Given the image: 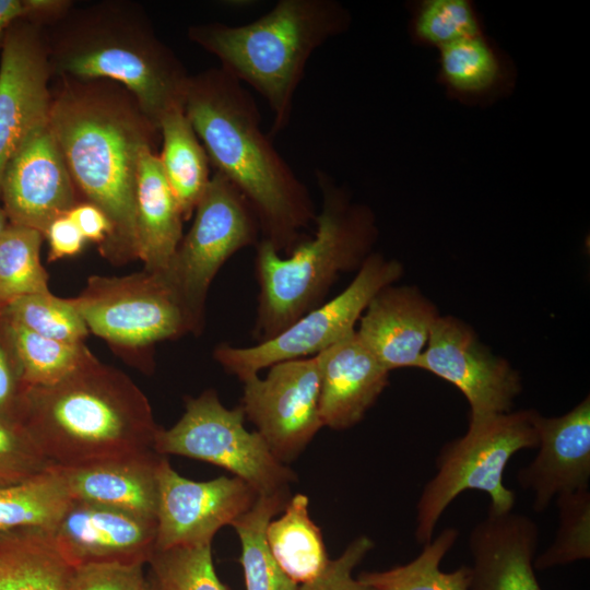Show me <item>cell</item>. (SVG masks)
<instances>
[{
  "mask_svg": "<svg viewBox=\"0 0 590 590\" xmlns=\"http://www.w3.org/2000/svg\"><path fill=\"white\" fill-rule=\"evenodd\" d=\"M44 235L10 224L0 240V304L48 293V274L40 262Z\"/></svg>",
  "mask_w": 590,
  "mask_h": 590,
  "instance_id": "31",
  "label": "cell"
},
{
  "mask_svg": "<svg viewBox=\"0 0 590 590\" xmlns=\"http://www.w3.org/2000/svg\"><path fill=\"white\" fill-rule=\"evenodd\" d=\"M163 457L148 450L81 465L54 468L61 475L71 500L156 521L158 469Z\"/></svg>",
  "mask_w": 590,
  "mask_h": 590,
  "instance_id": "22",
  "label": "cell"
},
{
  "mask_svg": "<svg viewBox=\"0 0 590 590\" xmlns=\"http://www.w3.org/2000/svg\"><path fill=\"white\" fill-rule=\"evenodd\" d=\"M4 315L24 328L57 341L84 343L88 329L71 302L51 292L19 297L7 304Z\"/></svg>",
  "mask_w": 590,
  "mask_h": 590,
  "instance_id": "32",
  "label": "cell"
},
{
  "mask_svg": "<svg viewBox=\"0 0 590 590\" xmlns=\"http://www.w3.org/2000/svg\"><path fill=\"white\" fill-rule=\"evenodd\" d=\"M349 24L350 14L338 1L280 0L248 24H194L188 37L214 55L220 68L262 95L272 110V133L276 134L288 125L312 52Z\"/></svg>",
  "mask_w": 590,
  "mask_h": 590,
  "instance_id": "6",
  "label": "cell"
},
{
  "mask_svg": "<svg viewBox=\"0 0 590 590\" xmlns=\"http://www.w3.org/2000/svg\"><path fill=\"white\" fill-rule=\"evenodd\" d=\"M308 505L304 494L290 497L283 514L266 530L274 559L297 585L315 579L329 562L321 530L309 517Z\"/></svg>",
  "mask_w": 590,
  "mask_h": 590,
  "instance_id": "26",
  "label": "cell"
},
{
  "mask_svg": "<svg viewBox=\"0 0 590 590\" xmlns=\"http://www.w3.org/2000/svg\"><path fill=\"white\" fill-rule=\"evenodd\" d=\"M58 79L48 122L80 196L111 224V235L99 249L115 263L138 259L139 160L145 148L156 149L160 130L122 85Z\"/></svg>",
  "mask_w": 590,
  "mask_h": 590,
  "instance_id": "1",
  "label": "cell"
},
{
  "mask_svg": "<svg viewBox=\"0 0 590 590\" xmlns=\"http://www.w3.org/2000/svg\"><path fill=\"white\" fill-rule=\"evenodd\" d=\"M439 316L416 286L391 284L369 302L356 332L389 371L417 367Z\"/></svg>",
  "mask_w": 590,
  "mask_h": 590,
  "instance_id": "21",
  "label": "cell"
},
{
  "mask_svg": "<svg viewBox=\"0 0 590 590\" xmlns=\"http://www.w3.org/2000/svg\"><path fill=\"white\" fill-rule=\"evenodd\" d=\"M42 26L52 76L118 83L157 129L164 115L184 108L190 74L138 3L73 4Z\"/></svg>",
  "mask_w": 590,
  "mask_h": 590,
  "instance_id": "4",
  "label": "cell"
},
{
  "mask_svg": "<svg viewBox=\"0 0 590 590\" xmlns=\"http://www.w3.org/2000/svg\"><path fill=\"white\" fill-rule=\"evenodd\" d=\"M321 205L311 237L283 257L261 239L256 248L259 286L252 338L268 341L320 306L345 272L358 270L373 253L378 229L373 211L353 202L323 170L315 172Z\"/></svg>",
  "mask_w": 590,
  "mask_h": 590,
  "instance_id": "5",
  "label": "cell"
},
{
  "mask_svg": "<svg viewBox=\"0 0 590 590\" xmlns=\"http://www.w3.org/2000/svg\"><path fill=\"white\" fill-rule=\"evenodd\" d=\"M48 533L72 567L103 563L144 565L155 550L156 521L72 500Z\"/></svg>",
  "mask_w": 590,
  "mask_h": 590,
  "instance_id": "17",
  "label": "cell"
},
{
  "mask_svg": "<svg viewBox=\"0 0 590 590\" xmlns=\"http://www.w3.org/2000/svg\"><path fill=\"white\" fill-rule=\"evenodd\" d=\"M85 240L103 246L110 237L113 228L106 214L88 201L76 203L68 213Z\"/></svg>",
  "mask_w": 590,
  "mask_h": 590,
  "instance_id": "42",
  "label": "cell"
},
{
  "mask_svg": "<svg viewBox=\"0 0 590 590\" xmlns=\"http://www.w3.org/2000/svg\"><path fill=\"white\" fill-rule=\"evenodd\" d=\"M50 465L19 422L0 417V487L22 482Z\"/></svg>",
  "mask_w": 590,
  "mask_h": 590,
  "instance_id": "37",
  "label": "cell"
},
{
  "mask_svg": "<svg viewBox=\"0 0 590 590\" xmlns=\"http://www.w3.org/2000/svg\"><path fill=\"white\" fill-rule=\"evenodd\" d=\"M67 486L50 465L22 482L0 487V534L21 530L50 531L71 503Z\"/></svg>",
  "mask_w": 590,
  "mask_h": 590,
  "instance_id": "27",
  "label": "cell"
},
{
  "mask_svg": "<svg viewBox=\"0 0 590 590\" xmlns=\"http://www.w3.org/2000/svg\"><path fill=\"white\" fill-rule=\"evenodd\" d=\"M416 368L461 391L470 406L469 422L510 412L522 391L520 375L509 362L453 316L438 317Z\"/></svg>",
  "mask_w": 590,
  "mask_h": 590,
  "instance_id": "13",
  "label": "cell"
},
{
  "mask_svg": "<svg viewBox=\"0 0 590 590\" xmlns=\"http://www.w3.org/2000/svg\"><path fill=\"white\" fill-rule=\"evenodd\" d=\"M414 32L422 40L441 48L481 35V27L468 0H425L415 14Z\"/></svg>",
  "mask_w": 590,
  "mask_h": 590,
  "instance_id": "36",
  "label": "cell"
},
{
  "mask_svg": "<svg viewBox=\"0 0 590 590\" xmlns=\"http://www.w3.org/2000/svg\"><path fill=\"white\" fill-rule=\"evenodd\" d=\"M468 543L473 560L469 590H542L533 566L539 528L529 516L487 511Z\"/></svg>",
  "mask_w": 590,
  "mask_h": 590,
  "instance_id": "19",
  "label": "cell"
},
{
  "mask_svg": "<svg viewBox=\"0 0 590 590\" xmlns=\"http://www.w3.org/2000/svg\"><path fill=\"white\" fill-rule=\"evenodd\" d=\"M374 547L367 535L354 539L335 559H329L324 569L312 580L303 583L298 590H371L353 577L354 568Z\"/></svg>",
  "mask_w": 590,
  "mask_h": 590,
  "instance_id": "39",
  "label": "cell"
},
{
  "mask_svg": "<svg viewBox=\"0 0 590 590\" xmlns=\"http://www.w3.org/2000/svg\"><path fill=\"white\" fill-rule=\"evenodd\" d=\"M143 564L103 563L71 568L67 590H142Z\"/></svg>",
  "mask_w": 590,
  "mask_h": 590,
  "instance_id": "38",
  "label": "cell"
},
{
  "mask_svg": "<svg viewBox=\"0 0 590 590\" xmlns=\"http://www.w3.org/2000/svg\"><path fill=\"white\" fill-rule=\"evenodd\" d=\"M0 60V184L9 160L48 120L52 76L43 26L21 19L8 30Z\"/></svg>",
  "mask_w": 590,
  "mask_h": 590,
  "instance_id": "15",
  "label": "cell"
},
{
  "mask_svg": "<svg viewBox=\"0 0 590 590\" xmlns=\"http://www.w3.org/2000/svg\"><path fill=\"white\" fill-rule=\"evenodd\" d=\"M5 306L7 305H4V304H0V314H2L4 311Z\"/></svg>",
  "mask_w": 590,
  "mask_h": 590,
  "instance_id": "46",
  "label": "cell"
},
{
  "mask_svg": "<svg viewBox=\"0 0 590 590\" xmlns=\"http://www.w3.org/2000/svg\"><path fill=\"white\" fill-rule=\"evenodd\" d=\"M10 225L9 217L3 209L2 205H0V240L2 236L4 235L8 226Z\"/></svg>",
  "mask_w": 590,
  "mask_h": 590,
  "instance_id": "44",
  "label": "cell"
},
{
  "mask_svg": "<svg viewBox=\"0 0 590 590\" xmlns=\"http://www.w3.org/2000/svg\"><path fill=\"white\" fill-rule=\"evenodd\" d=\"M243 385L239 406L281 462L294 460L323 427L316 355L276 363Z\"/></svg>",
  "mask_w": 590,
  "mask_h": 590,
  "instance_id": "12",
  "label": "cell"
},
{
  "mask_svg": "<svg viewBox=\"0 0 590 590\" xmlns=\"http://www.w3.org/2000/svg\"><path fill=\"white\" fill-rule=\"evenodd\" d=\"M19 381L24 382L17 358L12 359L7 347L0 343V417L16 421L25 390L19 391Z\"/></svg>",
  "mask_w": 590,
  "mask_h": 590,
  "instance_id": "41",
  "label": "cell"
},
{
  "mask_svg": "<svg viewBox=\"0 0 590 590\" xmlns=\"http://www.w3.org/2000/svg\"><path fill=\"white\" fill-rule=\"evenodd\" d=\"M288 499L290 493L258 496L252 507L232 523L241 545L239 562L246 590H298L274 559L266 538L268 523L283 511Z\"/></svg>",
  "mask_w": 590,
  "mask_h": 590,
  "instance_id": "28",
  "label": "cell"
},
{
  "mask_svg": "<svg viewBox=\"0 0 590 590\" xmlns=\"http://www.w3.org/2000/svg\"><path fill=\"white\" fill-rule=\"evenodd\" d=\"M148 564L161 590H229L215 573L211 543L154 550Z\"/></svg>",
  "mask_w": 590,
  "mask_h": 590,
  "instance_id": "34",
  "label": "cell"
},
{
  "mask_svg": "<svg viewBox=\"0 0 590 590\" xmlns=\"http://www.w3.org/2000/svg\"><path fill=\"white\" fill-rule=\"evenodd\" d=\"M316 356L322 426L335 430L353 427L382 393L390 371L362 341L356 329Z\"/></svg>",
  "mask_w": 590,
  "mask_h": 590,
  "instance_id": "20",
  "label": "cell"
},
{
  "mask_svg": "<svg viewBox=\"0 0 590 590\" xmlns=\"http://www.w3.org/2000/svg\"><path fill=\"white\" fill-rule=\"evenodd\" d=\"M135 205L138 259L144 270L162 274L180 244L185 219L156 149L145 148L140 155Z\"/></svg>",
  "mask_w": 590,
  "mask_h": 590,
  "instance_id": "23",
  "label": "cell"
},
{
  "mask_svg": "<svg viewBox=\"0 0 590 590\" xmlns=\"http://www.w3.org/2000/svg\"><path fill=\"white\" fill-rule=\"evenodd\" d=\"M71 568L45 530L0 534V590H67Z\"/></svg>",
  "mask_w": 590,
  "mask_h": 590,
  "instance_id": "24",
  "label": "cell"
},
{
  "mask_svg": "<svg viewBox=\"0 0 590 590\" xmlns=\"http://www.w3.org/2000/svg\"><path fill=\"white\" fill-rule=\"evenodd\" d=\"M71 302L88 331L120 349H142L194 333L176 293L160 273L92 275Z\"/></svg>",
  "mask_w": 590,
  "mask_h": 590,
  "instance_id": "11",
  "label": "cell"
},
{
  "mask_svg": "<svg viewBox=\"0 0 590 590\" xmlns=\"http://www.w3.org/2000/svg\"><path fill=\"white\" fill-rule=\"evenodd\" d=\"M258 496L236 476L186 479L164 456L158 469L155 550L212 543L215 533L248 511Z\"/></svg>",
  "mask_w": 590,
  "mask_h": 590,
  "instance_id": "14",
  "label": "cell"
},
{
  "mask_svg": "<svg viewBox=\"0 0 590 590\" xmlns=\"http://www.w3.org/2000/svg\"><path fill=\"white\" fill-rule=\"evenodd\" d=\"M533 409L510 411L469 422L467 433L446 442L436 457V473L424 485L416 504L415 540L425 544L452 500L469 489L491 497L488 510L507 512L516 505V494L503 483L510 458L523 449L538 447Z\"/></svg>",
  "mask_w": 590,
  "mask_h": 590,
  "instance_id": "7",
  "label": "cell"
},
{
  "mask_svg": "<svg viewBox=\"0 0 590 590\" xmlns=\"http://www.w3.org/2000/svg\"><path fill=\"white\" fill-rule=\"evenodd\" d=\"M7 320V331L26 386H49L81 366L92 354L84 343H67L39 335Z\"/></svg>",
  "mask_w": 590,
  "mask_h": 590,
  "instance_id": "30",
  "label": "cell"
},
{
  "mask_svg": "<svg viewBox=\"0 0 590 590\" xmlns=\"http://www.w3.org/2000/svg\"><path fill=\"white\" fill-rule=\"evenodd\" d=\"M184 111L214 172L252 206L262 239L286 255L314 224L317 210L304 181L261 127L252 95L222 68L190 74Z\"/></svg>",
  "mask_w": 590,
  "mask_h": 590,
  "instance_id": "2",
  "label": "cell"
},
{
  "mask_svg": "<svg viewBox=\"0 0 590 590\" xmlns=\"http://www.w3.org/2000/svg\"><path fill=\"white\" fill-rule=\"evenodd\" d=\"M158 129L161 166L184 219L188 220L210 182V160L184 108L164 115Z\"/></svg>",
  "mask_w": 590,
  "mask_h": 590,
  "instance_id": "25",
  "label": "cell"
},
{
  "mask_svg": "<svg viewBox=\"0 0 590 590\" xmlns=\"http://www.w3.org/2000/svg\"><path fill=\"white\" fill-rule=\"evenodd\" d=\"M240 406H224L213 389L185 400V412L169 428L158 427L153 450L221 467L261 495L290 493L296 474L256 430L245 427Z\"/></svg>",
  "mask_w": 590,
  "mask_h": 590,
  "instance_id": "8",
  "label": "cell"
},
{
  "mask_svg": "<svg viewBox=\"0 0 590 590\" xmlns=\"http://www.w3.org/2000/svg\"><path fill=\"white\" fill-rule=\"evenodd\" d=\"M262 239L258 217L241 192L214 172L194 209V220L162 273L199 334L211 283L237 251ZM161 274V273H160Z\"/></svg>",
  "mask_w": 590,
  "mask_h": 590,
  "instance_id": "9",
  "label": "cell"
},
{
  "mask_svg": "<svg viewBox=\"0 0 590 590\" xmlns=\"http://www.w3.org/2000/svg\"><path fill=\"white\" fill-rule=\"evenodd\" d=\"M539 451L517 473L523 491L533 494L532 508L544 511L559 494L589 488L590 483V398L570 411L546 417L534 411Z\"/></svg>",
  "mask_w": 590,
  "mask_h": 590,
  "instance_id": "18",
  "label": "cell"
},
{
  "mask_svg": "<svg viewBox=\"0 0 590 590\" xmlns=\"http://www.w3.org/2000/svg\"><path fill=\"white\" fill-rule=\"evenodd\" d=\"M439 50L441 74L457 92H485L500 75L499 60L482 34L457 40Z\"/></svg>",
  "mask_w": 590,
  "mask_h": 590,
  "instance_id": "35",
  "label": "cell"
},
{
  "mask_svg": "<svg viewBox=\"0 0 590 590\" xmlns=\"http://www.w3.org/2000/svg\"><path fill=\"white\" fill-rule=\"evenodd\" d=\"M459 531L446 528L410 563L382 571H363L357 579L371 590H469L470 566L440 570L445 555L456 544Z\"/></svg>",
  "mask_w": 590,
  "mask_h": 590,
  "instance_id": "29",
  "label": "cell"
},
{
  "mask_svg": "<svg viewBox=\"0 0 590 590\" xmlns=\"http://www.w3.org/2000/svg\"><path fill=\"white\" fill-rule=\"evenodd\" d=\"M16 422L58 467L153 450L160 427L132 379L93 354L56 384L26 386Z\"/></svg>",
  "mask_w": 590,
  "mask_h": 590,
  "instance_id": "3",
  "label": "cell"
},
{
  "mask_svg": "<svg viewBox=\"0 0 590 590\" xmlns=\"http://www.w3.org/2000/svg\"><path fill=\"white\" fill-rule=\"evenodd\" d=\"M0 196L10 224L43 235L56 217L80 200L64 157L48 120L34 130L9 160Z\"/></svg>",
  "mask_w": 590,
  "mask_h": 590,
  "instance_id": "16",
  "label": "cell"
},
{
  "mask_svg": "<svg viewBox=\"0 0 590 590\" xmlns=\"http://www.w3.org/2000/svg\"><path fill=\"white\" fill-rule=\"evenodd\" d=\"M26 15L25 0H0V47L10 26Z\"/></svg>",
  "mask_w": 590,
  "mask_h": 590,
  "instance_id": "43",
  "label": "cell"
},
{
  "mask_svg": "<svg viewBox=\"0 0 590 590\" xmlns=\"http://www.w3.org/2000/svg\"><path fill=\"white\" fill-rule=\"evenodd\" d=\"M44 238L49 245L50 261L72 257L81 252L86 240L68 214L56 217L47 226Z\"/></svg>",
  "mask_w": 590,
  "mask_h": 590,
  "instance_id": "40",
  "label": "cell"
},
{
  "mask_svg": "<svg viewBox=\"0 0 590 590\" xmlns=\"http://www.w3.org/2000/svg\"><path fill=\"white\" fill-rule=\"evenodd\" d=\"M558 529L553 543L534 558L545 570L590 558V491L582 488L556 496Z\"/></svg>",
  "mask_w": 590,
  "mask_h": 590,
  "instance_id": "33",
  "label": "cell"
},
{
  "mask_svg": "<svg viewBox=\"0 0 590 590\" xmlns=\"http://www.w3.org/2000/svg\"><path fill=\"white\" fill-rule=\"evenodd\" d=\"M402 273L398 260L373 252L340 294L306 312L274 338L251 346L219 344L213 357L243 382L276 363L315 356L353 332L373 297L399 281Z\"/></svg>",
  "mask_w": 590,
  "mask_h": 590,
  "instance_id": "10",
  "label": "cell"
},
{
  "mask_svg": "<svg viewBox=\"0 0 590 590\" xmlns=\"http://www.w3.org/2000/svg\"><path fill=\"white\" fill-rule=\"evenodd\" d=\"M142 590H161L152 578L146 579Z\"/></svg>",
  "mask_w": 590,
  "mask_h": 590,
  "instance_id": "45",
  "label": "cell"
}]
</instances>
